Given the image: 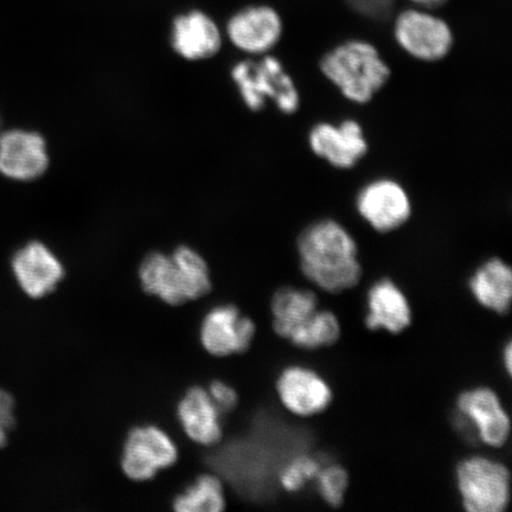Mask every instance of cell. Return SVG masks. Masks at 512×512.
Instances as JSON below:
<instances>
[{
    "label": "cell",
    "mask_w": 512,
    "mask_h": 512,
    "mask_svg": "<svg viewBox=\"0 0 512 512\" xmlns=\"http://www.w3.org/2000/svg\"><path fill=\"white\" fill-rule=\"evenodd\" d=\"M297 251L304 277L320 290L342 293L360 283L357 242L343 224L331 219L310 224L299 235Z\"/></svg>",
    "instance_id": "obj_1"
},
{
    "label": "cell",
    "mask_w": 512,
    "mask_h": 512,
    "mask_svg": "<svg viewBox=\"0 0 512 512\" xmlns=\"http://www.w3.org/2000/svg\"><path fill=\"white\" fill-rule=\"evenodd\" d=\"M139 279L146 293L170 305L200 299L211 290L207 261L187 246L176 248L172 254L153 252L145 256Z\"/></svg>",
    "instance_id": "obj_2"
},
{
    "label": "cell",
    "mask_w": 512,
    "mask_h": 512,
    "mask_svg": "<svg viewBox=\"0 0 512 512\" xmlns=\"http://www.w3.org/2000/svg\"><path fill=\"white\" fill-rule=\"evenodd\" d=\"M320 72L354 104L366 105L387 85L390 68L373 44L352 40L326 53Z\"/></svg>",
    "instance_id": "obj_3"
},
{
    "label": "cell",
    "mask_w": 512,
    "mask_h": 512,
    "mask_svg": "<svg viewBox=\"0 0 512 512\" xmlns=\"http://www.w3.org/2000/svg\"><path fill=\"white\" fill-rule=\"evenodd\" d=\"M232 76L243 102L253 112L261 111L268 100L288 115L297 113L302 104L296 83L277 57L242 61L233 68Z\"/></svg>",
    "instance_id": "obj_4"
},
{
    "label": "cell",
    "mask_w": 512,
    "mask_h": 512,
    "mask_svg": "<svg viewBox=\"0 0 512 512\" xmlns=\"http://www.w3.org/2000/svg\"><path fill=\"white\" fill-rule=\"evenodd\" d=\"M456 484L463 508L470 512H503L511 499L507 466L484 456L464 458L456 467Z\"/></svg>",
    "instance_id": "obj_5"
},
{
    "label": "cell",
    "mask_w": 512,
    "mask_h": 512,
    "mask_svg": "<svg viewBox=\"0 0 512 512\" xmlns=\"http://www.w3.org/2000/svg\"><path fill=\"white\" fill-rule=\"evenodd\" d=\"M456 409L457 426L467 437L494 448L508 443L510 416L494 389L475 387L464 390L457 398Z\"/></svg>",
    "instance_id": "obj_6"
},
{
    "label": "cell",
    "mask_w": 512,
    "mask_h": 512,
    "mask_svg": "<svg viewBox=\"0 0 512 512\" xmlns=\"http://www.w3.org/2000/svg\"><path fill=\"white\" fill-rule=\"evenodd\" d=\"M394 37L409 56L424 62L445 59L453 48L454 36L443 18L426 10H406L396 18Z\"/></svg>",
    "instance_id": "obj_7"
},
{
    "label": "cell",
    "mask_w": 512,
    "mask_h": 512,
    "mask_svg": "<svg viewBox=\"0 0 512 512\" xmlns=\"http://www.w3.org/2000/svg\"><path fill=\"white\" fill-rule=\"evenodd\" d=\"M356 210L377 233L387 234L405 226L413 207L401 183L392 178H377L358 191Z\"/></svg>",
    "instance_id": "obj_8"
},
{
    "label": "cell",
    "mask_w": 512,
    "mask_h": 512,
    "mask_svg": "<svg viewBox=\"0 0 512 512\" xmlns=\"http://www.w3.org/2000/svg\"><path fill=\"white\" fill-rule=\"evenodd\" d=\"M178 448L163 430L147 425L133 428L127 435L121 467L134 482H145L177 462Z\"/></svg>",
    "instance_id": "obj_9"
},
{
    "label": "cell",
    "mask_w": 512,
    "mask_h": 512,
    "mask_svg": "<svg viewBox=\"0 0 512 512\" xmlns=\"http://www.w3.org/2000/svg\"><path fill=\"white\" fill-rule=\"evenodd\" d=\"M275 389L281 405L299 418L323 413L334 400L332 388L322 375L297 364L281 371Z\"/></svg>",
    "instance_id": "obj_10"
},
{
    "label": "cell",
    "mask_w": 512,
    "mask_h": 512,
    "mask_svg": "<svg viewBox=\"0 0 512 512\" xmlns=\"http://www.w3.org/2000/svg\"><path fill=\"white\" fill-rule=\"evenodd\" d=\"M256 334L253 320L234 305H219L204 316L200 329L203 348L210 355L227 357L251 347Z\"/></svg>",
    "instance_id": "obj_11"
},
{
    "label": "cell",
    "mask_w": 512,
    "mask_h": 512,
    "mask_svg": "<svg viewBox=\"0 0 512 512\" xmlns=\"http://www.w3.org/2000/svg\"><path fill=\"white\" fill-rule=\"evenodd\" d=\"M310 149L339 170H350L366 157L369 146L363 127L347 119L339 124L319 123L309 133Z\"/></svg>",
    "instance_id": "obj_12"
},
{
    "label": "cell",
    "mask_w": 512,
    "mask_h": 512,
    "mask_svg": "<svg viewBox=\"0 0 512 512\" xmlns=\"http://www.w3.org/2000/svg\"><path fill=\"white\" fill-rule=\"evenodd\" d=\"M47 142L40 133L11 130L0 134V174L19 182H31L49 168Z\"/></svg>",
    "instance_id": "obj_13"
},
{
    "label": "cell",
    "mask_w": 512,
    "mask_h": 512,
    "mask_svg": "<svg viewBox=\"0 0 512 512\" xmlns=\"http://www.w3.org/2000/svg\"><path fill=\"white\" fill-rule=\"evenodd\" d=\"M12 270L22 290L35 299L54 292L66 274L60 259L38 241L19 249L12 259Z\"/></svg>",
    "instance_id": "obj_14"
},
{
    "label": "cell",
    "mask_w": 512,
    "mask_h": 512,
    "mask_svg": "<svg viewBox=\"0 0 512 512\" xmlns=\"http://www.w3.org/2000/svg\"><path fill=\"white\" fill-rule=\"evenodd\" d=\"M284 25L278 12L268 6H253L236 14L227 27L234 46L249 55H265L277 46Z\"/></svg>",
    "instance_id": "obj_15"
},
{
    "label": "cell",
    "mask_w": 512,
    "mask_h": 512,
    "mask_svg": "<svg viewBox=\"0 0 512 512\" xmlns=\"http://www.w3.org/2000/svg\"><path fill=\"white\" fill-rule=\"evenodd\" d=\"M411 303L392 279L376 281L367 293V315L364 323L371 331L399 335L412 324Z\"/></svg>",
    "instance_id": "obj_16"
},
{
    "label": "cell",
    "mask_w": 512,
    "mask_h": 512,
    "mask_svg": "<svg viewBox=\"0 0 512 512\" xmlns=\"http://www.w3.org/2000/svg\"><path fill=\"white\" fill-rule=\"evenodd\" d=\"M222 37L213 19L200 11L175 19L172 29V47L176 53L189 61L210 59L219 53Z\"/></svg>",
    "instance_id": "obj_17"
},
{
    "label": "cell",
    "mask_w": 512,
    "mask_h": 512,
    "mask_svg": "<svg viewBox=\"0 0 512 512\" xmlns=\"http://www.w3.org/2000/svg\"><path fill=\"white\" fill-rule=\"evenodd\" d=\"M221 415L208 390L202 387L190 388L177 407L183 431L192 441L203 446H213L222 439Z\"/></svg>",
    "instance_id": "obj_18"
},
{
    "label": "cell",
    "mask_w": 512,
    "mask_h": 512,
    "mask_svg": "<svg viewBox=\"0 0 512 512\" xmlns=\"http://www.w3.org/2000/svg\"><path fill=\"white\" fill-rule=\"evenodd\" d=\"M469 288L473 298L484 309L507 315L512 299V272L508 264L492 258L471 275Z\"/></svg>",
    "instance_id": "obj_19"
},
{
    "label": "cell",
    "mask_w": 512,
    "mask_h": 512,
    "mask_svg": "<svg viewBox=\"0 0 512 512\" xmlns=\"http://www.w3.org/2000/svg\"><path fill=\"white\" fill-rule=\"evenodd\" d=\"M319 310L315 292L306 288L283 287L274 293L271 302L275 334L286 339Z\"/></svg>",
    "instance_id": "obj_20"
},
{
    "label": "cell",
    "mask_w": 512,
    "mask_h": 512,
    "mask_svg": "<svg viewBox=\"0 0 512 512\" xmlns=\"http://www.w3.org/2000/svg\"><path fill=\"white\" fill-rule=\"evenodd\" d=\"M341 334V323L335 313L319 309L307 322L294 330L287 341L299 349L318 350L337 343Z\"/></svg>",
    "instance_id": "obj_21"
},
{
    "label": "cell",
    "mask_w": 512,
    "mask_h": 512,
    "mask_svg": "<svg viewBox=\"0 0 512 512\" xmlns=\"http://www.w3.org/2000/svg\"><path fill=\"white\" fill-rule=\"evenodd\" d=\"M178 512H220L226 509L223 485L219 477L203 475L174 501Z\"/></svg>",
    "instance_id": "obj_22"
},
{
    "label": "cell",
    "mask_w": 512,
    "mask_h": 512,
    "mask_svg": "<svg viewBox=\"0 0 512 512\" xmlns=\"http://www.w3.org/2000/svg\"><path fill=\"white\" fill-rule=\"evenodd\" d=\"M324 462L312 454H299L288 462L279 473V484L288 494H298L315 482Z\"/></svg>",
    "instance_id": "obj_23"
},
{
    "label": "cell",
    "mask_w": 512,
    "mask_h": 512,
    "mask_svg": "<svg viewBox=\"0 0 512 512\" xmlns=\"http://www.w3.org/2000/svg\"><path fill=\"white\" fill-rule=\"evenodd\" d=\"M313 483L324 503L331 508H339L347 495L349 473L342 465L324 463Z\"/></svg>",
    "instance_id": "obj_24"
},
{
    "label": "cell",
    "mask_w": 512,
    "mask_h": 512,
    "mask_svg": "<svg viewBox=\"0 0 512 512\" xmlns=\"http://www.w3.org/2000/svg\"><path fill=\"white\" fill-rule=\"evenodd\" d=\"M208 394L221 414L232 412L238 406L239 395L227 383L219 380L211 382Z\"/></svg>",
    "instance_id": "obj_25"
},
{
    "label": "cell",
    "mask_w": 512,
    "mask_h": 512,
    "mask_svg": "<svg viewBox=\"0 0 512 512\" xmlns=\"http://www.w3.org/2000/svg\"><path fill=\"white\" fill-rule=\"evenodd\" d=\"M352 10L371 19H384L393 11L395 0H347Z\"/></svg>",
    "instance_id": "obj_26"
},
{
    "label": "cell",
    "mask_w": 512,
    "mask_h": 512,
    "mask_svg": "<svg viewBox=\"0 0 512 512\" xmlns=\"http://www.w3.org/2000/svg\"><path fill=\"white\" fill-rule=\"evenodd\" d=\"M15 400L11 394L0 389V448L8 443V434L15 427Z\"/></svg>",
    "instance_id": "obj_27"
},
{
    "label": "cell",
    "mask_w": 512,
    "mask_h": 512,
    "mask_svg": "<svg viewBox=\"0 0 512 512\" xmlns=\"http://www.w3.org/2000/svg\"><path fill=\"white\" fill-rule=\"evenodd\" d=\"M502 360H503V366H504L505 371H507L508 375H511V370H512V347H511V342L510 341L507 343V345H505V347L503 349Z\"/></svg>",
    "instance_id": "obj_28"
},
{
    "label": "cell",
    "mask_w": 512,
    "mask_h": 512,
    "mask_svg": "<svg viewBox=\"0 0 512 512\" xmlns=\"http://www.w3.org/2000/svg\"><path fill=\"white\" fill-rule=\"evenodd\" d=\"M415 4L421 6L424 9H434L439 8V6L444 5L448 2V0H413Z\"/></svg>",
    "instance_id": "obj_29"
},
{
    "label": "cell",
    "mask_w": 512,
    "mask_h": 512,
    "mask_svg": "<svg viewBox=\"0 0 512 512\" xmlns=\"http://www.w3.org/2000/svg\"><path fill=\"white\" fill-rule=\"evenodd\" d=\"M0 127H2V120H0ZM0 134H2V130H0Z\"/></svg>",
    "instance_id": "obj_30"
}]
</instances>
